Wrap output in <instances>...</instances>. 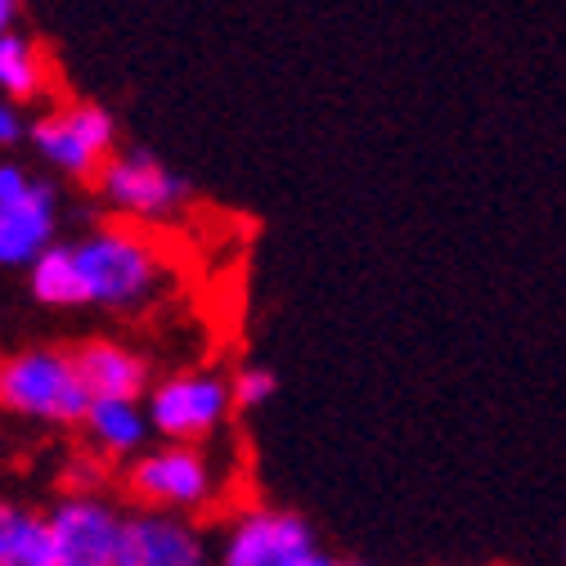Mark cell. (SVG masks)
Returning a JSON list of instances; mask_svg holds the SVG:
<instances>
[{
    "instance_id": "1",
    "label": "cell",
    "mask_w": 566,
    "mask_h": 566,
    "mask_svg": "<svg viewBox=\"0 0 566 566\" xmlns=\"http://www.w3.org/2000/svg\"><path fill=\"white\" fill-rule=\"evenodd\" d=\"M86 306L135 311L163 289V256L135 230H95L73 243Z\"/></svg>"
},
{
    "instance_id": "2",
    "label": "cell",
    "mask_w": 566,
    "mask_h": 566,
    "mask_svg": "<svg viewBox=\"0 0 566 566\" xmlns=\"http://www.w3.org/2000/svg\"><path fill=\"white\" fill-rule=\"evenodd\" d=\"M95 391L63 350H23V356L0 360V409L41 418V422H82Z\"/></svg>"
},
{
    "instance_id": "3",
    "label": "cell",
    "mask_w": 566,
    "mask_h": 566,
    "mask_svg": "<svg viewBox=\"0 0 566 566\" xmlns=\"http://www.w3.org/2000/svg\"><path fill=\"white\" fill-rule=\"evenodd\" d=\"M117 126L95 104H67L32 122V145L36 154L63 171V176H99V167L113 158Z\"/></svg>"
},
{
    "instance_id": "4",
    "label": "cell",
    "mask_w": 566,
    "mask_h": 566,
    "mask_svg": "<svg viewBox=\"0 0 566 566\" xmlns=\"http://www.w3.org/2000/svg\"><path fill=\"white\" fill-rule=\"evenodd\" d=\"M234 409V387L221 374H176L154 387L149 418L154 432L167 441H207Z\"/></svg>"
},
{
    "instance_id": "5",
    "label": "cell",
    "mask_w": 566,
    "mask_h": 566,
    "mask_svg": "<svg viewBox=\"0 0 566 566\" xmlns=\"http://www.w3.org/2000/svg\"><path fill=\"white\" fill-rule=\"evenodd\" d=\"M99 193L130 221H167L189 202V185L154 154H113L99 167Z\"/></svg>"
},
{
    "instance_id": "6",
    "label": "cell",
    "mask_w": 566,
    "mask_h": 566,
    "mask_svg": "<svg viewBox=\"0 0 566 566\" xmlns=\"http://www.w3.org/2000/svg\"><path fill=\"white\" fill-rule=\"evenodd\" d=\"M226 566H324L328 553L315 544V531L297 513H243L221 548Z\"/></svg>"
},
{
    "instance_id": "7",
    "label": "cell",
    "mask_w": 566,
    "mask_h": 566,
    "mask_svg": "<svg viewBox=\"0 0 566 566\" xmlns=\"http://www.w3.org/2000/svg\"><path fill=\"white\" fill-rule=\"evenodd\" d=\"M130 490L149 509L198 513L211 500L217 481H211V463L202 459V450H193V441H171L130 468Z\"/></svg>"
},
{
    "instance_id": "8",
    "label": "cell",
    "mask_w": 566,
    "mask_h": 566,
    "mask_svg": "<svg viewBox=\"0 0 566 566\" xmlns=\"http://www.w3.org/2000/svg\"><path fill=\"white\" fill-rule=\"evenodd\" d=\"M59 566H117L126 517L95 500V494H67V500L50 513Z\"/></svg>"
},
{
    "instance_id": "9",
    "label": "cell",
    "mask_w": 566,
    "mask_h": 566,
    "mask_svg": "<svg viewBox=\"0 0 566 566\" xmlns=\"http://www.w3.org/2000/svg\"><path fill=\"white\" fill-rule=\"evenodd\" d=\"M207 557L202 535L171 509H149L126 517L117 566H198Z\"/></svg>"
},
{
    "instance_id": "10",
    "label": "cell",
    "mask_w": 566,
    "mask_h": 566,
    "mask_svg": "<svg viewBox=\"0 0 566 566\" xmlns=\"http://www.w3.org/2000/svg\"><path fill=\"white\" fill-rule=\"evenodd\" d=\"M54 189L32 180L28 193L0 202V265H32L54 243Z\"/></svg>"
},
{
    "instance_id": "11",
    "label": "cell",
    "mask_w": 566,
    "mask_h": 566,
    "mask_svg": "<svg viewBox=\"0 0 566 566\" xmlns=\"http://www.w3.org/2000/svg\"><path fill=\"white\" fill-rule=\"evenodd\" d=\"M82 422H86V437L104 454H135L149 441V428H154V418L139 405V396H95Z\"/></svg>"
},
{
    "instance_id": "12",
    "label": "cell",
    "mask_w": 566,
    "mask_h": 566,
    "mask_svg": "<svg viewBox=\"0 0 566 566\" xmlns=\"http://www.w3.org/2000/svg\"><path fill=\"white\" fill-rule=\"evenodd\" d=\"M77 365L91 382L95 396H139L149 382V365L135 356V350L117 346V342H91L77 350Z\"/></svg>"
},
{
    "instance_id": "13",
    "label": "cell",
    "mask_w": 566,
    "mask_h": 566,
    "mask_svg": "<svg viewBox=\"0 0 566 566\" xmlns=\"http://www.w3.org/2000/svg\"><path fill=\"white\" fill-rule=\"evenodd\" d=\"M0 566H59L50 517L0 504Z\"/></svg>"
},
{
    "instance_id": "14",
    "label": "cell",
    "mask_w": 566,
    "mask_h": 566,
    "mask_svg": "<svg viewBox=\"0 0 566 566\" xmlns=\"http://www.w3.org/2000/svg\"><path fill=\"white\" fill-rule=\"evenodd\" d=\"M28 270H32V293L41 306H86L73 243H50Z\"/></svg>"
},
{
    "instance_id": "15",
    "label": "cell",
    "mask_w": 566,
    "mask_h": 566,
    "mask_svg": "<svg viewBox=\"0 0 566 566\" xmlns=\"http://www.w3.org/2000/svg\"><path fill=\"white\" fill-rule=\"evenodd\" d=\"M36 91H45V54L36 41L6 32L0 36V95L10 99H32Z\"/></svg>"
},
{
    "instance_id": "16",
    "label": "cell",
    "mask_w": 566,
    "mask_h": 566,
    "mask_svg": "<svg viewBox=\"0 0 566 566\" xmlns=\"http://www.w3.org/2000/svg\"><path fill=\"white\" fill-rule=\"evenodd\" d=\"M230 387H234V405H239V409H261V405L279 391L274 374H270V369H261V365L239 369V374L230 378Z\"/></svg>"
},
{
    "instance_id": "17",
    "label": "cell",
    "mask_w": 566,
    "mask_h": 566,
    "mask_svg": "<svg viewBox=\"0 0 566 566\" xmlns=\"http://www.w3.org/2000/svg\"><path fill=\"white\" fill-rule=\"evenodd\" d=\"M14 104H19V99L0 95V145H19L23 135H32V130H28V122H23V113H19Z\"/></svg>"
},
{
    "instance_id": "18",
    "label": "cell",
    "mask_w": 566,
    "mask_h": 566,
    "mask_svg": "<svg viewBox=\"0 0 566 566\" xmlns=\"http://www.w3.org/2000/svg\"><path fill=\"white\" fill-rule=\"evenodd\" d=\"M28 189H32V176H28L23 167L0 163V202H6V198H19V193H28Z\"/></svg>"
},
{
    "instance_id": "19",
    "label": "cell",
    "mask_w": 566,
    "mask_h": 566,
    "mask_svg": "<svg viewBox=\"0 0 566 566\" xmlns=\"http://www.w3.org/2000/svg\"><path fill=\"white\" fill-rule=\"evenodd\" d=\"M14 19H19V0H0V36L14 32Z\"/></svg>"
}]
</instances>
